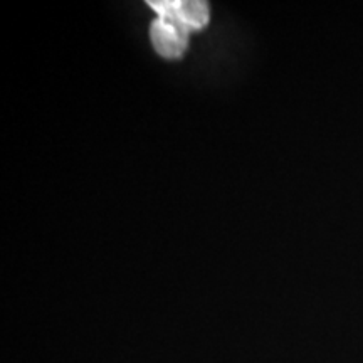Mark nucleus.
I'll use <instances>...</instances> for the list:
<instances>
[{
    "instance_id": "1",
    "label": "nucleus",
    "mask_w": 363,
    "mask_h": 363,
    "mask_svg": "<svg viewBox=\"0 0 363 363\" xmlns=\"http://www.w3.org/2000/svg\"><path fill=\"white\" fill-rule=\"evenodd\" d=\"M192 30L174 17L157 16L150 26V39L155 51L165 59H179L184 56L189 45V34Z\"/></svg>"
},
{
    "instance_id": "2",
    "label": "nucleus",
    "mask_w": 363,
    "mask_h": 363,
    "mask_svg": "<svg viewBox=\"0 0 363 363\" xmlns=\"http://www.w3.org/2000/svg\"><path fill=\"white\" fill-rule=\"evenodd\" d=\"M157 16L174 17L190 30L202 29L208 22V4L202 0H157L148 2Z\"/></svg>"
}]
</instances>
